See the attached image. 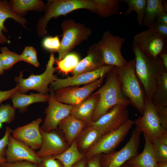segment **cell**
Here are the masks:
<instances>
[{
  "label": "cell",
  "mask_w": 167,
  "mask_h": 167,
  "mask_svg": "<svg viewBox=\"0 0 167 167\" xmlns=\"http://www.w3.org/2000/svg\"><path fill=\"white\" fill-rule=\"evenodd\" d=\"M132 48L135 55V74L143 88L145 96L151 99L160 77L167 70L159 56L154 58L146 55L134 43Z\"/></svg>",
  "instance_id": "1"
},
{
  "label": "cell",
  "mask_w": 167,
  "mask_h": 167,
  "mask_svg": "<svg viewBox=\"0 0 167 167\" xmlns=\"http://www.w3.org/2000/svg\"><path fill=\"white\" fill-rule=\"evenodd\" d=\"M104 85L95 92L99 96L93 115L92 122L96 121L110 109L117 105L128 106L130 100L123 94L118 79L117 67L114 66L105 75Z\"/></svg>",
  "instance_id": "2"
},
{
  "label": "cell",
  "mask_w": 167,
  "mask_h": 167,
  "mask_svg": "<svg viewBox=\"0 0 167 167\" xmlns=\"http://www.w3.org/2000/svg\"><path fill=\"white\" fill-rule=\"evenodd\" d=\"M85 9L96 14L94 0H49L45 4L43 16L38 20L36 29L38 36L43 37L47 34L46 27L54 18L66 15L75 10Z\"/></svg>",
  "instance_id": "3"
},
{
  "label": "cell",
  "mask_w": 167,
  "mask_h": 167,
  "mask_svg": "<svg viewBox=\"0 0 167 167\" xmlns=\"http://www.w3.org/2000/svg\"><path fill=\"white\" fill-rule=\"evenodd\" d=\"M135 58L127 62L125 66L116 67L123 95L130 100L142 115L143 113L145 93L135 71Z\"/></svg>",
  "instance_id": "4"
},
{
  "label": "cell",
  "mask_w": 167,
  "mask_h": 167,
  "mask_svg": "<svg viewBox=\"0 0 167 167\" xmlns=\"http://www.w3.org/2000/svg\"><path fill=\"white\" fill-rule=\"evenodd\" d=\"M55 60L54 54L51 53L45 71L40 75H31L25 79L23 77V72L21 71L19 76L14 78L19 91L25 94L30 90H33L41 94H48L50 92L49 85L58 79V77L54 74L56 70L54 66Z\"/></svg>",
  "instance_id": "5"
},
{
  "label": "cell",
  "mask_w": 167,
  "mask_h": 167,
  "mask_svg": "<svg viewBox=\"0 0 167 167\" xmlns=\"http://www.w3.org/2000/svg\"><path fill=\"white\" fill-rule=\"evenodd\" d=\"M62 37L57 52V59H62L75 47L87 40L92 35V29L72 19H67L62 23Z\"/></svg>",
  "instance_id": "6"
},
{
  "label": "cell",
  "mask_w": 167,
  "mask_h": 167,
  "mask_svg": "<svg viewBox=\"0 0 167 167\" xmlns=\"http://www.w3.org/2000/svg\"><path fill=\"white\" fill-rule=\"evenodd\" d=\"M134 124V121L128 119L119 127L103 135L86 153L85 158L88 159L96 155L114 151Z\"/></svg>",
  "instance_id": "7"
},
{
  "label": "cell",
  "mask_w": 167,
  "mask_h": 167,
  "mask_svg": "<svg viewBox=\"0 0 167 167\" xmlns=\"http://www.w3.org/2000/svg\"><path fill=\"white\" fill-rule=\"evenodd\" d=\"M125 40V38L114 36L109 31L104 32L97 44L102 54L105 65L120 67L126 65L127 62L121 52Z\"/></svg>",
  "instance_id": "8"
},
{
  "label": "cell",
  "mask_w": 167,
  "mask_h": 167,
  "mask_svg": "<svg viewBox=\"0 0 167 167\" xmlns=\"http://www.w3.org/2000/svg\"><path fill=\"white\" fill-rule=\"evenodd\" d=\"M141 133L135 127L129 140L121 149L102 154L100 158L101 167H121L127 161L137 155L140 145Z\"/></svg>",
  "instance_id": "9"
},
{
  "label": "cell",
  "mask_w": 167,
  "mask_h": 167,
  "mask_svg": "<svg viewBox=\"0 0 167 167\" xmlns=\"http://www.w3.org/2000/svg\"><path fill=\"white\" fill-rule=\"evenodd\" d=\"M144 103L143 114L135 120L134 124L136 127L152 141L167 130L162 127L156 109L151 99L145 96Z\"/></svg>",
  "instance_id": "10"
},
{
  "label": "cell",
  "mask_w": 167,
  "mask_h": 167,
  "mask_svg": "<svg viewBox=\"0 0 167 167\" xmlns=\"http://www.w3.org/2000/svg\"><path fill=\"white\" fill-rule=\"evenodd\" d=\"M105 75L82 87L70 86L55 91L56 100L62 103L71 105L77 104L84 101L100 87Z\"/></svg>",
  "instance_id": "11"
},
{
  "label": "cell",
  "mask_w": 167,
  "mask_h": 167,
  "mask_svg": "<svg viewBox=\"0 0 167 167\" xmlns=\"http://www.w3.org/2000/svg\"><path fill=\"white\" fill-rule=\"evenodd\" d=\"M50 94L48 106L46 109V116L40 129L45 132L58 129L60 122L70 115L73 105L58 101L55 96V91L50 88Z\"/></svg>",
  "instance_id": "12"
},
{
  "label": "cell",
  "mask_w": 167,
  "mask_h": 167,
  "mask_svg": "<svg viewBox=\"0 0 167 167\" xmlns=\"http://www.w3.org/2000/svg\"><path fill=\"white\" fill-rule=\"evenodd\" d=\"M166 39L150 28L135 35L133 43L146 55L156 58L165 51Z\"/></svg>",
  "instance_id": "13"
},
{
  "label": "cell",
  "mask_w": 167,
  "mask_h": 167,
  "mask_svg": "<svg viewBox=\"0 0 167 167\" xmlns=\"http://www.w3.org/2000/svg\"><path fill=\"white\" fill-rule=\"evenodd\" d=\"M127 106L117 105L110 109L91 125L103 135L119 127L128 119Z\"/></svg>",
  "instance_id": "14"
},
{
  "label": "cell",
  "mask_w": 167,
  "mask_h": 167,
  "mask_svg": "<svg viewBox=\"0 0 167 167\" xmlns=\"http://www.w3.org/2000/svg\"><path fill=\"white\" fill-rule=\"evenodd\" d=\"M5 157L6 162L10 163L26 161L38 165L41 161L34 150L11 135L9 138Z\"/></svg>",
  "instance_id": "15"
},
{
  "label": "cell",
  "mask_w": 167,
  "mask_h": 167,
  "mask_svg": "<svg viewBox=\"0 0 167 167\" xmlns=\"http://www.w3.org/2000/svg\"><path fill=\"white\" fill-rule=\"evenodd\" d=\"M40 129L42 135V144L37 153L41 158L48 156L59 155L70 146L63 134L58 129L49 132L44 131L40 128Z\"/></svg>",
  "instance_id": "16"
},
{
  "label": "cell",
  "mask_w": 167,
  "mask_h": 167,
  "mask_svg": "<svg viewBox=\"0 0 167 167\" xmlns=\"http://www.w3.org/2000/svg\"><path fill=\"white\" fill-rule=\"evenodd\" d=\"M114 66L106 65L93 71L69 76L65 79L58 78L50 84V88L56 91L66 87L86 85L105 75Z\"/></svg>",
  "instance_id": "17"
},
{
  "label": "cell",
  "mask_w": 167,
  "mask_h": 167,
  "mask_svg": "<svg viewBox=\"0 0 167 167\" xmlns=\"http://www.w3.org/2000/svg\"><path fill=\"white\" fill-rule=\"evenodd\" d=\"M42 122L38 118L25 125L12 130V136L35 150L39 149L42 144V135L40 125Z\"/></svg>",
  "instance_id": "18"
},
{
  "label": "cell",
  "mask_w": 167,
  "mask_h": 167,
  "mask_svg": "<svg viewBox=\"0 0 167 167\" xmlns=\"http://www.w3.org/2000/svg\"><path fill=\"white\" fill-rule=\"evenodd\" d=\"M105 65L97 43L89 48L86 56L80 60L72 72V76L95 71Z\"/></svg>",
  "instance_id": "19"
},
{
  "label": "cell",
  "mask_w": 167,
  "mask_h": 167,
  "mask_svg": "<svg viewBox=\"0 0 167 167\" xmlns=\"http://www.w3.org/2000/svg\"><path fill=\"white\" fill-rule=\"evenodd\" d=\"M99 96L96 92L79 103L73 105L70 115L84 122L87 126L92 122V119Z\"/></svg>",
  "instance_id": "20"
},
{
  "label": "cell",
  "mask_w": 167,
  "mask_h": 167,
  "mask_svg": "<svg viewBox=\"0 0 167 167\" xmlns=\"http://www.w3.org/2000/svg\"><path fill=\"white\" fill-rule=\"evenodd\" d=\"M145 144L143 152L126 162L128 167H158V163L151 139L143 134Z\"/></svg>",
  "instance_id": "21"
},
{
  "label": "cell",
  "mask_w": 167,
  "mask_h": 167,
  "mask_svg": "<svg viewBox=\"0 0 167 167\" xmlns=\"http://www.w3.org/2000/svg\"><path fill=\"white\" fill-rule=\"evenodd\" d=\"M87 126L84 122L70 115L60 122L58 128L62 132L66 142L70 146Z\"/></svg>",
  "instance_id": "22"
},
{
  "label": "cell",
  "mask_w": 167,
  "mask_h": 167,
  "mask_svg": "<svg viewBox=\"0 0 167 167\" xmlns=\"http://www.w3.org/2000/svg\"><path fill=\"white\" fill-rule=\"evenodd\" d=\"M102 135L99 131L91 125L87 126L75 139L79 150L85 155Z\"/></svg>",
  "instance_id": "23"
},
{
  "label": "cell",
  "mask_w": 167,
  "mask_h": 167,
  "mask_svg": "<svg viewBox=\"0 0 167 167\" xmlns=\"http://www.w3.org/2000/svg\"><path fill=\"white\" fill-rule=\"evenodd\" d=\"M49 97V94L32 93L27 95L18 91L13 95L11 98L13 102L12 106L15 109H19L21 112H24L31 104L48 101Z\"/></svg>",
  "instance_id": "24"
},
{
  "label": "cell",
  "mask_w": 167,
  "mask_h": 167,
  "mask_svg": "<svg viewBox=\"0 0 167 167\" xmlns=\"http://www.w3.org/2000/svg\"><path fill=\"white\" fill-rule=\"evenodd\" d=\"M9 18L13 19L23 26L27 23V20L24 18L13 12L10 2L6 0H0V44H4L8 41L7 38L3 32H7L4 23L6 19Z\"/></svg>",
  "instance_id": "25"
},
{
  "label": "cell",
  "mask_w": 167,
  "mask_h": 167,
  "mask_svg": "<svg viewBox=\"0 0 167 167\" xmlns=\"http://www.w3.org/2000/svg\"><path fill=\"white\" fill-rule=\"evenodd\" d=\"M53 156L61 163L63 167H72L76 162L85 157V155L79 150L75 139L63 152Z\"/></svg>",
  "instance_id": "26"
},
{
  "label": "cell",
  "mask_w": 167,
  "mask_h": 167,
  "mask_svg": "<svg viewBox=\"0 0 167 167\" xmlns=\"http://www.w3.org/2000/svg\"><path fill=\"white\" fill-rule=\"evenodd\" d=\"M10 2L13 12L20 16L29 11H43L45 6L39 0H12Z\"/></svg>",
  "instance_id": "27"
},
{
  "label": "cell",
  "mask_w": 167,
  "mask_h": 167,
  "mask_svg": "<svg viewBox=\"0 0 167 167\" xmlns=\"http://www.w3.org/2000/svg\"><path fill=\"white\" fill-rule=\"evenodd\" d=\"M162 1L146 0V5L143 23V26L149 28L155 22L156 18L159 14L166 12L163 6Z\"/></svg>",
  "instance_id": "28"
},
{
  "label": "cell",
  "mask_w": 167,
  "mask_h": 167,
  "mask_svg": "<svg viewBox=\"0 0 167 167\" xmlns=\"http://www.w3.org/2000/svg\"><path fill=\"white\" fill-rule=\"evenodd\" d=\"M96 14L106 18L117 14L121 10L122 0H94Z\"/></svg>",
  "instance_id": "29"
},
{
  "label": "cell",
  "mask_w": 167,
  "mask_h": 167,
  "mask_svg": "<svg viewBox=\"0 0 167 167\" xmlns=\"http://www.w3.org/2000/svg\"><path fill=\"white\" fill-rule=\"evenodd\" d=\"M151 100L156 108L167 106V71L160 77Z\"/></svg>",
  "instance_id": "30"
},
{
  "label": "cell",
  "mask_w": 167,
  "mask_h": 167,
  "mask_svg": "<svg viewBox=\"0 0 167 167\" xmlns=\"http://www.w3.org/2000/svg\"><path fill=\"white\" fill-rule=\"evenodd\" d=\"M80 61V57L78 54L70 52L62 59L55 60L56 70L63 75H68L72 73Z\"/></svg>",
  "instance_id": "31"
},
{
  "label": "cell",
  "mask_w": 167,
  "mask_h": 167,
  "mask_svg": "<svg viewBox=\"0 0 167 167\" xmlns=\"http://www.w3.org/2000/svg\"><path fill=\"white\" fill-rule=\"evenodd\" d=\"M122 2L126 3L128 6L125 15L131 14L133 11L137 14L136 19L140 27L143 25L146 5V0H122Z\"/></svg>",
  "instance_id": "32"
},
{
  "label": "cell",
  "mask_w": 167,
  "mask_h": 167,
  "mask_svg": "<svg viewBox=\"0 0 167 167\" xmlns=\"http://www.w3.org/2000/svg\"><path fill=\"white\" fill-rule=\"evenodd\" d=\"M0 60L4 71L10 69L18 62L22 61L20 55L10 50L6 47H1Z\"/></svg>",
  "instance_id": "33"
},
{
  "label": "cell",
  "mask_w": 167,
  "mask_h": 167,
  "mask_svg": "<svg viewBox=\"0 0 167 167\" xmlns=\"http://www.w3.org/2000/svg\"><path fill=\"white\" fill-rule=\"evenodd\" d=\"M15 110L10 104L0 105V128L2 124H9L14 120L15 117Z\"/></svg>",
  "instance_id": "34"
},
{
  "label": "cell",
  "mask_w": 167,
  "mask_h": 167,
  "mask_svg": "<svg viewBox=\"0 0 167 167\" xmlns=\"http://www.w3.org/2000/svg\"><path fill=\"white\" fill-rule=\"evenodd\" d=\"M154 153L157 163L167 162V145L157 139L152 141Z\"/></svg>",
  "instance_id": "35"
},
{
  "label": "cell",
  "mask_w": 167,
  "mask_h": 167,
  "mask_svg": "<svg viewBox=\"0 0 167 167\" xmlns=\"http://www.w3.org/2000/svg\"><path fill=\"white\" fill-rule=\"evenodd\" d=\"M20 55L22 61H23L38 67L39 63L37 56V52L35 49L33 47L27 46L24 49Z\"/></svg>",
  "instance_id": "36"
},
{
  "label": "cell",
  "mask_w": 167,
  "mask_h": 167,
  "mask_svg": "<svg viewBox=\"0 0 167 167\" xmlns=\"http://www.w3.org/2000/svg\"><path fill=\"white\" fill-rule=\"evenodd\" d=\"M42 45L45 49L53 53L58 51L60 46V41L58 36H48L44 39Z\"/></svg>",
  "instance_id": "37"
},
{
  "label": "cell",
  "mask_w": 167,
  "mask_h": 167,
  "mask_svg": "<svg viewBox=\"0 0 167 167\" xmlns=\"http://www.w3.org/2000/svg\"><path fill=\"white\" fill-rule=\"evenodd\" d=\"M12 130L10 127H6L3 136L0 139V164L6 162V152L9 138Z\"/></svg>",
  "instance_id": "38"
},
{
  "label": "cell",
  "mask_w": 167,
  "mask_h": 167,
  "mask_svg": "<svg viewBox=\"0 0 167 167\" xmlns=\"http://www.w3.org/2000/svg\"><path fill=\"white\" fill-rule=\"evenodd\" d=\"M38 167H63L61 163L53 156H48L41 158Z\"/></svg>",
  "instance_id": "39"
},
{
  "label": "cell",
  "mask_w": 167,
  "mask_h": 167,
  "mask_svg": "<svg viewBox=\"0 0 167 167\" xmlns=\"http://www.w3.org/2000/svg\"><path fill=\"white\" fill-rule=\"evenodd\" d=\"M153 29L157 33L167 39V24H162L156 21L149 28Z\"/></svg>",
  "instance_id": "40"
},
{
  "label": "cell",
  "mask_w": 167,
  "mask_h": 167,
  "mask_svg": "<svg viewBox=\"0 0 167 167\" xmlns=\"http://www.w3.org/2000/svg\"><path fill=\"white\" fill-rule=\"evenodd\" d=\"M156 108L162 127L165 130H167V106Z\"/></svg>",
  "instance_id": "41"
},
{
  "label": "cell",
  "mask_w": 167,
  "mask_h": 167,
  "mask_svg": "<svg viewBox=\"0 0 167 167\" xmlns=\"http://www.w3.org/2000/svg\"><path fill=\"white\" fill-rule=\"evenodd\" d=\"M0 165L4 167H38L37 164L26 161L12 163L6 162Z\"/></svg>",
  "instance_id": "42"
},
{
  "label": "cell",
  "mask_w": 167,
  "mask_h": 167,
  "mask_svg": "<svg viewBox=\"0 0 167 167\" xmlns=\"http://www.w3.org/2000/svg\"><path fill=\"white\" fill-rule=\"evenodd\" d=\"M19 91L18 86L6 91H0V105L3 101L11 98L13 95L16 92Z\"/></svg>",
  "instance_id": "43"
},
{
  "label": "cell",
  "mask_w": 167,
  "mask_h": 167,
  "mask_svg": "<svg viewBox=\"0 0 167 167\" xmlns=\"http://www.w3.org/2000/svg\"><path fill=\"white\" fill-rule=\"evenodd\" d=\"M101 154L96 155L87 159L88 167H101L100 164Z\"/></svg>",
  "instance_id": "44"
},
{
  "label": "cell",
  "mask_w": 167,
  "mask_h": 167,
  "mask_svg": "<svg viewBox=\"0 0 167 167\" xmlns=\"http://www.w3.org/2000/svg\"><path fill=\"white\" fill-rule=\"evenodd\" d=\"M155 21L167 24V13L164 12L159 14L156 18Z\"/></svg>",
  "instance_id": "45"
},
{
  "label": "cell",
  "mask_w": 167,
  "mask_h": 167,
  "mask_svg": "<svg viewBox=\"0 0 167 167\" xmlns=\"http://www.w3.org/2000/svg\"><path fill=\"white\" fill-rule=\"evenodd\" d=\"M72 167H88L87 159L84 157L75 163Z\"/></svg>",
  "instance_id": "46"
},
{
  "label": "cell",
  "mask_w": 167,
  "mask_h": 167,
  "mask_svg": "<svg viewBox=\"0 0 167 167\" xmlns=\"http://www.w3.org/2000/svg\"><path fill=\"white\" fill-rule=\"evenodd\" d=\"M161 58L163 66L165 69L167 70V53L164 51L159 56Z\"/></svg>",
  "instance_id": "47"
},
{
  "label": "cell",
  "mask_w": 167,
  "mask_h": 167,
  "mask_svg": "<svg viewBox=\"0 0 167 167\" xmlns=\"http://www.w3.org/2000/svg\"><path fill=\"white\" fill-rule=\"evenodd\" d=\"M157 139L162 143L167 145V131L161 134Z\"/></svg>",
  "instance_id": "48"
},
{
  "label": "cell",
  "mask_w": 167,
  "mask_h": 167,
  "mask_svg": "<svg viewBox=\"0 0 167 167\" xmlns=\"http://www.w3.org/2000/svg\"><path fill=\"white\" fill-rule=\"evenodd\" d=\"M158 167H167V162L158 163Z\"/></svg>",
  "instance_id": "49"
},
{
  "label": "cell",
  "mask_w": 167,
  "mask_h": 167,
  "mask_svg": "<svg viewBox=\"0 0 167 167\" xmlns=\"http://www.w3.org/2000/svg\"><path fill=\"white\" fill-rule=\"evenodd\" d=\"M167 2L166 0H162V3L164 6V7L165 9V10L166 12L167 11Z\"/></svg>",
  "instance_id": "50"
},
{
  "label": "cell",
  "mask_w": 167,
  "mask_h": 167,
  "mask_svg": "<svg viewBox=\"0 0 167 167\" xmlns=\"http://www.w3.org/2000/svg\"><path fill=\"white\" fill-rule=\"evenodd\" d=\"M4 70L3 69L0 60V75H2L4 72Z\"/></svg>",
  "instance_id": "51"
},
{
  "label": "cell",
  "mask_w": 167,
  "mask_h": 167,
  "mask_svg": "<svg viewBox=\"0 0 167 167\" xmlns=\"http://www.w3.org/2000/svg\"><path fill=\"white\" fill-rule=\"evenodd\" d=\"M121 167H128V165L126 163H124Z\"/></svg>",
  "instance_id": "52"
},
{
  "label": "cell",
  "mask_w": 167,
  "mask_h": 167,
  "mask_svg": "<svg viewBox=\"0 0 167 167\" xmlns=\"http://www.w3.org/2000/svg\"><path fill=\"white\" fill-rule=\"evenodd\" d=\"M0 167H4L2 166L1 165H0Z\"/></svg>",
  "instance_id": "53"
}]
</instances>
